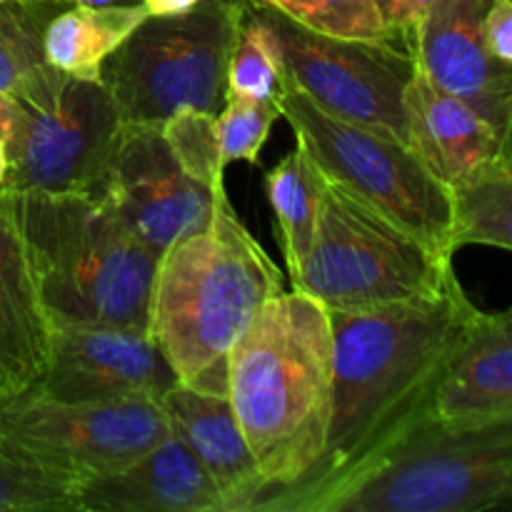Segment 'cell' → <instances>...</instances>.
Segmentation results:
<instances>
[{
	"label": "cell",
	"mask_w": 512,
	"mask_h": 512,
	"mask_svg": "<svg viewBox=\"0 0 512 512\" xmlns=\"http://www.w3.org/2000/svg\"><path fill=\"white\" fill-rule=\"evenodd\" d=\"M163 138L168 143L170 153L178 160L185 175L208 188L210 193H218L225 188L223 175L225 168L220 163L218 130H215V115L205 110L183 108L175 110L170 118L160 123Z\"/></svg>",
	"instance_id": "484cf974"
},
{
	"label": "cell",
	"mask_w": 512,
	"mask_h": 512,
	"mask_svg": "<svg viewBox=\"0 0 512 512\" xmlns=\"http://www.w3.org/2000/svg\"><path fill=\"white\" fill-rule=\"evenodd\" d=\"M278 118V100H250L228 95L220 113L215 115L223 168H228L230 163H238V160L258 163L260 150H263L270 128Z\"/></svg>",
	"instance_id": "83f0119b"
},
{
	"label": "cell",
	"mask_w": 512,
	"mask_h": 512,
	"mask_svg": "<svg viewBox=\"0 0 512 512\" xmlns=\"http://www.w3.org/2000/svg\"><path fill=\"white\" fill-rule=\"evenodd\" d=\"M285 275L235 213L225 188L213 193L203 230L163 250L150 293L148 335L178 383L228 395V353Z\"/></svg>",
	"instance_id": "7a4b0ae2"
},
{
	"label": "cell",
	"mask_w": 512,
	"mask_h": 512,
	"mask_svg": "<svg viewBox=\"0 0 512 512\" xmlns=\"http://www.w3.org/2000/svg\"><path fill=\"white\" fill-rule=\"evenodd\" d=\"M75 512H225V505L195 455L168 433L120 473L78 485Z\"/></svg>",
	"instance_id": "e0dca14e"
},
{
	"label": "cell",
	"mask_w": 512,
	"mask_h": 512,
	"mask_svg": "<svg viewBox=\"0 0 512 512\" xmlns=\"http://www.w3.org/2000/svg\"><path fill=\"white\" fill-rule=\"evenodd\" d=\"M430 3L433 0H378L380 15H383V23L388 28L390 38L410 48L415 25L420 23V18L430 8Z\"/></svg>",
	"instance_id": "f546056e"
},
{
	"label": "cell",
	"mask_w": 512,
	"mask_h": 512,
	"mask_svg": "<svg viewBox=\"0 0 512 512\" xmlns=\"http://www.w3.org/2000/svg\"><path fill=\"white\" fill-rule=\"evenodd\" d=\"M293 23L333 38L393 40L380 15L378 0H258ZM398 43V40H395Z\"/></svg>",
	"instance_id": "d4e9b609"
},
{
	"label": "cell",
	"mask_w": 512,
	"mask_h": 512,
	"mask_svg": "<svg viewBox=\"0 0 512 512\" xmlns=\"http://www.w3.org/2000/svg\"><path fill=\"white\" fill-rule=\"evenodd\" d=\"M178 375L148 333L128 328H53L35 393L63 403L160 400Z\"/></svg>",
	"instance_id": "4fadbf2b"
},
{
	"label": "cell",
	"mask_w": 512,
	"mask_h": 512,
	"mask_svg": "<svg viewBox=\"0 0 512 512\" xmlns=\"http://www.w3.org/2000/svg\"><path fill=\"white\" fill-rule=\"evenodd\" d=\"M245 0H198L178 15H148L100 65L123 123H163L175 110L218 115Z\"/></svg>",
	"instance_id": "52a82bcc"
},
{
	"label": "cell",
	"mask_w": 512,
	"mask_h": 512,
	"mask_svg": "<svg viewBox=\"0 0 512 512\" xmlns=\"http://www.w3.org/2000/svg\"><path fill=\"white\" fill-rule=\"evenodd\" d=\"M0 3H3V0H0Z\"/></svg>",
	"instance_id": "836d02e7"
},
{
	"label": "cell",
	"mask_w": 512,
	"mask_h": 512,
	"mask_svg": "<svg viewBox=\"0 0 512 512\" xmlns=\"http://www.w3.org/2000/svg\"><path fill=\"white\" fill-rule=\"evenodd\" d=\"M198 0H140L148 15H178L190 10Z\"/></svg>",
	"instance_id": "1f68e13d"
},
{
	"label": "cell",
	"mask_w": 512,
	"mask_h": 512,
	"mask_svg": "<svg viewBox=\"0 0 512 512\" xmlns=\"http://www.w3.org/2000/svg\"><path fill=\"white\" fill-rule=\"evenodd\" d=\"M5 175H8V153H5V143L0 140V188L5 183Z\"/></svg>",
	"instance_id": "d6a6232c"
},
{
	"label": "cell",
	"mask_w": 512,
	"mask_h": 512,
	"mask_svg": "<svg viewBox=\"0 0 512 512\" xmlns=\"http://www.w3.org/2000/svg\"><path fill=\"white\" fill-rule=\"evenodd\" d=\"M480 30L488 53L500 63L512 65V0H490Z\"/></svg>",
	"instance_id": "f1b7e54d"
},
{
	"label": "cell",
	"mask_w": 512,
	"mask_h": 512,
	"mask_svg": "<svg viewBox=\"0 0 512 512\" xmlns=\"http://www.w3.org/2000/svg\"><path fill=\"white\" fill-rule=\"evenodd\" d=\"M250 3L278 38L288 88L303 93L328 115L408 145L403 98L415 75V58L408 45L320 35L270 5L258 0Z\"/></svg>",
	"instance_id": "30bf717a"
},
{
	"label": "cell",
	"mask_w": 512,
	"mask_h": 512,
	"mask_svg": "<svg viewBox=\"0 0 512 512\" xmlns=\"http://www.w3.org/2000/svg\"><path fill=\"white\" fill-rule=\"evenodd\" d=\"M228 400L265 490L303 478L323 453L333 405L328 310L298 290L270 298L230 348Z\"/></svg>",
	"instance_id": "3957f363"
},
{
	"label": "cell",
	"mask_w": 512,
	"mask_h": 512,
	"mask_svg": "<svg viewBox=\"0 0 512 512\" xmlns=\"http://www.w3.org/2000/svg\"><path fill=\"white\" fill-rule=\"evenodd\" d=\"M458 275L443 290L383 308L328 310L333 328V405L313 468L270 488L250 510L325 512L330 500L433 415L435 385L475 315Z\"/></svg>",
	"instance_id": "6da1fadb"
},
{
	"label": "cell",
	"mask_w": 512,
	"mask_h": 512,
	"mask_svg": "<svg viewBox=\"0 0 512 512\" xmlns=\"http://www.w3.org/2000/svg\"><path fill=\"white\" fill-rule=\"evenodd\" d=\"M325 175L300 143L265 173V193L278 220V240L288 275L298 270L313 243Z\"/></svg>",
	"instance_id": "603a6c76"
},
{
	"label": "cell",
	"mask_w": 512,
	"mask_h": 512,
	"mask_svg": "<svg viewBox=\"0 0 512 512\" xmlns=\"http://www.w3.org/2000/svg\"><path fill=\"white\" fill-rule=\"evenodd\" d=\"M73 0H3L0 3V93L20 105H43L65 73L45 58V28Z\"/></svg>",
	"instance_id": "ffe728a7"
},
{
	"label": "cell",
	"mask_w": 512,
	"mask_h": 512,
	"mask_svg": "<svg viewBox=\"0 0 512 512\" xmlns=\"http://www.w3.org/2000/svg\"><path fill=\"white\" fill-rule=\"evenodd\" d=\"M453 275V255L325 178L313 243L290 283L325 310L363 313L438 293Z\"/></svg>",
	"instance_id": "8992f818"
},
{
	"label": "cell",
	"mask_w": 512,
	"mask_h": 512,
	"mask_svg": "<svg viewBox=\"0 0 512 512\" xmlns=\"http://www.w3.org/2000/svg\"><path fill=\"white\" fill-rule=\"evenodd\" d=\"M20 123L5 143V193L95 195L118 140L120 110L100 78L65 75L43 105H20Z\"/></svg>",
	"instance_id": "8fae6325"
},
{
	"label": "cell",
	"mask_w": 512,
	"mask_h": 512,
	"mask_svg": "<svg viewBox=\"0 0 512 512\" xmlns=\"http://www.w3.org/2000/svg\"><path fill=\"white\" fill-rule=\"evenodd\" d=\"M20 113H23V108H20L18 100L0 93V140H3V143H8L10 135L18 128Z\"/></svg>",
	"instance_id": "4dcf8cb0"
},
{
	"label": "cell",
	"mask_w": 512,
	"mask_h": 512,
	"mask_svg": "<svg viewBox=\"0 0 512 512\" xmlns=\"http://www.w3.org/2000/svg\"><path fill=\"white\" fill-rule=\"evenodd\" d=\"M433 415L440 420L512 418V315L475 310L450 353Z\"/></svg>",
	"instance_id": "d6986e66"
},
{
	"label": "cell",
	"mask_w": 512,
	"mask_h": 512,
	"mask_svg": "<svg viewBox=\"0 0 512 512\" xmlns=\"http://www.w3.org/2000/svg\"><path fill=\"white\" fill-rule=\"evenodd\" d=\"M168 433L160 400L63 403L35 390L0 400L5 443L75 488L120 473Z\"/></svg>",
	"instance_id": "9c48e42d"
},
{
	"label": "cell",
	"mask_w": 512,
	"mask_h": 512,
	"mask_svg": "<svg viewBox=\"0 0 512 512\" xmlns=\"http://www.w3.org/2000/svg\"><path fill=\"white\" fill-rule=\"evenodd\" d=\"M8 195L53 328L148 333L160 255L100 195Z\"/></svg>",
	"instance_id": "277c9868"
},
{
	"label": "cell",
	"mask_w": 512,
	"mask_h": 512,
	"mask_svg": "<svg viewBox=\"0 0 512 512\" xmlns=\"http://www.w3.org/2000/svg\"><path fill=\"white\" fill-rule=\"evenodd\" d=\"M288 90L283 53L273 28L250 0L240 15L238 38L228 63V95L250 100H280Z\"/></svg>",
	"instance_id": "cb8c5ba5"
},
{
	"label": "cell",
	"mask_w": 512,
	"mask_h": 512,
	"mask_svg": "<svg viewBox=\"0 0 512 512\" xmlns=\"http://www.w3.org/2000/svg\"><path fill=\"white\" fill-rule=\"evenodd\" d=\"M75 490L15 453L0 435V512H75Z\"/></svg>",
	"instance_id": "4316f807"
},
{
	"label": "cell",
	"mask_w": 512,
	"mask_h": 512,
	"mask_svg": "<svg viewBox=\"0 0 512 512\" xmlns=\"http://www.w3.org/2000/svg\"><path fill=\"white\" fill-rule=\"evenodd\" d=\"M168 428L205 470L225 512H250L265 478L250 453L228 395L175 383L160 398Z\"/></svg>",
	"instance_id": "2e32d148"
},
{
	"label": "cell",
	"mask_w": 512,
	"mask_h": 512,
	"mask_svg": "<svg viewBox=\"0 0 512 512\" xmlns=\"http://www.w3.org/2000/svg\"><path fill=\"white\" fill-rule=\"evenodd\" d=\"M278 103L295 143L308 150L330 183L415 238L453 255L448 243L450 190L425 170L408 145L328 115L293 88L285 90Z\"/></svg>",
	"instance_id": "ba28073f"
},
{
	"label": "cell",
	"mask_w": 512,
	"mask_h": 512,
	"mask_svg": "<svg viewBox=\"0 0 512 512\" xmlns=\"http://www.w3.org/2000/svg\"><path fill=\"white\" fill-rule=\"evenodd\" d=\"M512 495V418L428 415L325 512H480Z\"/></svg>",
	"instance_id": "5b68a950"
},
{
	"label": "cell",
	"mask_w": 512,
	"mask_h": 512,
	"mask_svg": "<svg viewBox=\"0 0 512 512\" xmlns=\"http://www.w3.org/2000/svg\"><path fill=\"white\" fill-rule=\"evenodd\" d=\"M450 190V250L488 245L512 250V153L500 155Z\"/></svg>",
	"instance_id": "7402d4cb"
},
{
	"label": "cell",
	"mask_w": 512,
	"mask_h": 512,
	"mask_svg": "<svg viewBox=\"0 0 512 512\" xmlns=\"http://www.w3.org/2000/svg\"><path fill=\"white\" fill-rule=\"evenodd\" d=\"M403 103L410 150L445 188L512 153V135L495 128L473 105L430 83L418 68Z\"/></svg>",
	"instance_id": "9a60e30c"
},
{
	"label": "cell",
	"mask_w": 512,
	"mask_h": 512,
	"mask_svg": "<svg viewBox=\"0 0 512 512\" xmlns=\"http://www.w3.org/2000/svg\"><path fill=\"white\" fill-rule=\"evenodd\" d=\"M95 195L158 255L183 235L203 230L213 213V193L183 173L160 123L120 125Z\"/></svg>",
	"instance_id": "7c38bea8"
},
{
	"label": "cell",
	"mask_w": 512,
	"mask_h": 512,
	"mask_svg": "<svg viewBox=\"0 0 512 512\" xmlns=\"http://www.w3.org/2000/svg\"><path fill=\"white\" fill-rule=\"evenodd\" d=\"M490 0H433L415 25V68L445 93L473 105L505 135H512V65L500 63L483 43Z\"/></svg>",
	"instance_id": "5bb4252c"
},
{
	"label": "cell",
	"mask_w": 512,
	"mask_h": 512,
	"mask_svg": "<svg viewBox=\"0 0 512 512\" xmlns=\"http://www.w3.org/2000/svg\"><path fill=\"white\" fill-rule=\"evenodd\" d=\"M148 18L135 5L70 3L45 28V58L73 78H100L103 60Z\"/></svg>",
	"instance_id": "44dd1931"
},
{
	"label": "cell",
	"mask_w": 512,
	"mask_h": 512,
	"mask_svg": "<svg viewBox=\"0 0 512 512\" xmlns=\"http://www.w3.org/2000/svg\"><path fill=\"white\" fill-rule=\"evenodd\" d=\"M50 338L53 323L35 288L13 198L0 190V400L43 378Z\"/></svg>",
	"instance_id": "ac0fdd59"
}]
</instances>
